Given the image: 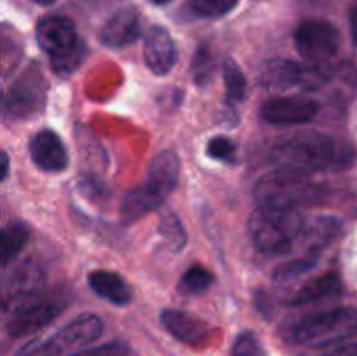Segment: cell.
I'll return each mask as SVG.
<instances>
[{"mask_svg": "<svg viewBox=\"0 0 357 356\" xmlns=\"http://www.w3.org/2000/svg\"><path fill=\"white\" fill-rule=\"evenodd\" d=\"M305 218L300 209L258 206L251 215L250 232L255 246L268 257H281L289 253L300 241Z\"/></svg>", "mask_w": 357, "mask_h": 356, "instance_id": "obj_3", "label": "cell"}, {"mask_svg": "<svg viewBox=\"0 0 357 356\" xmlns=\"http://www.w3.org/2000/svg\"><path fill=\"white\" fill-rule=\"evenodd\" d=\"M153 3H157V6H164V3H169L171 0H152Z\"/></svg>", "mask_w": 357, "mask_h": 356, "instance_id": "obj_38", "label": "cell"}, {"mask_svg": "<svg viewBox=\"0 0 357 356\" xmlns=\"http://www.w3.org/2000/svg\"><path fill=\"white\" fill-rule=\"evenodd\" d=\"M340 220L335 216H317L312 222H305L298 243L305 248V257L317 258L323 250L330 243H333L335 237L340 232Z\"/></svg>", "mask_w": 357, "mask_h": 356, "instance_id": "obj_18", "label": "cell"}, {"mask_svg": "<svg viewBox=\"0 0 357 356\" xmlns=\"http://www.w3.org/2000/svg\"><path fill=\"white\" fill-rule=\"evenodd\" d=\"M215 70H216V59H215V54H213L211 47H209L208 44L199 45L190 66V72H192V77H194L195 84H199V86H206V84L211 82L213 75H215Z\"/></svg>", "mask_w": 357, "mask_h": 356, "instance_id": "obj_24", "label": "cell"}, {"mask_svg": "<svg viewBox=\"0 0 357 356\" xmlns=\"http://www.w3.org/2000/svg\"><path fill=\"white\" fill-rule=\"evenodd\" d=\"M37 40L58 75H70L84 61L86 45L75 24L65 16H45L37 24Z\"/></svg>", "mask_w": 357, "mask_h": 356, "instance_id": "obj_4", "label": "cell"}, {"mask_svg": "<svg viewBox=\"0 0 357 356\" xmlns=\"http://www.w3.org/2000/svg\"><path fill=\"white\" fill-rule=\"evenodd\" d=\"M180 177V159L173 150H162L152 159L143 184L128 192L122 201L121 216L124 223L139 220L146 213L159 208L174 187Z\"/></svg>", "mask_w": 357, "mask_h": 356, "instance_id": "obj_2", "label": "cell"}, {"mask_svg": "<svg viewBox=\"0 0 357 356\" xmlns=\"http://www.w3.org/2000/svg\"><path fill=\"white\" fill-rule=\"evenodd\" d=\"M14 63H16V59H14L13 45H10L9 38L3 35V31L0 30V77L6 75L13 68Z\"/></svg>", "mask_w": 357, "mask_h": 356, "instance_id": "obj_31", "label": "cell"}, {"mask_svg": "<svg viewBox=\"0 0 357 356\" xmlns=\"http://www.w3.org/2000/svg\"><path fill=\"white\" fill-rule=\"evenodd\" d=\"M357 335L356 307H338L310 314L293 327L291 339L309 348H324Z\"/></svg>", "mask_w": 357, "mask_h": 356, "instance_id": "obj_7", "label": "cell"}, {"mask_svg": "<svg viewBox=\"0 0 357 356\" xmlns=\"http://www.w3.org/2000/svg\"><path fill=\"white\" fill-rule=\"evenodd\" d=\"M66 307L65 295H45L40 293L30 302L24 304L23 307L10 314L9 321H7V330L14 337H21V335L33 334V332L40 330V328L47 327L54 318H58Z\"/></svg>", "mask_w": 357, "mask_h": 356, "instance_id": "obj_12", "label": "cell"}, {"mask_svg": "<svg viewBox=\"0 0 357 356\" xmlns=\"http://www.w3.org/2000/svg\"><path fill=\"white\" fill-rule=\"evenodd\" d=\"M239 0H190L192 10L201 17H222L236 9Z\"/></svg>", "mask_w": 357, "mask_h": 356, "instance_id": "obj_27", "label": "cell"}, {"mask_svg": "<svg viewBox=\"0 0 357 356\" xmlns=\"http://www.w3.org/2000/svg\"><path fill=\"white\" fill-rule=\"evenodd\" d=\"M316 262L317 258L303 257V258H298V260L289 262V264L279 265V267L274 271V281L279 283V285H286V283L289 281H295L296 278H300L302 274L309 272L310 269L316 265Z\"/></svg>", "mask_w": 357, "mask_h": 356, "instance_id": "obj_26", "label": "cell"}, {"mask_svg": "<svg viewBox=\"0 0 357 356\" xmlns=\"http://www.w3.org/2000/svg\"><path fill=\"white\" fill-rule=\"evenodd\" d=\"M342 288L340 276L337 272H326L317 278L307 281L295 295L289 299L291 306H303V304L316 302V300L326 299V297L337 295Z\"/></svg>", "mask_w": 357, "mask_h": 356, "instance_id": "obj_20", "label": "cell"}, {"mask_svg": "<svg viewBox=\"0 0 357 356\" xmlns=\"http://www.w3.org/2000/svg\"><path fill=\"white\" fill-rule=\"evenodd\" d=\"M103 334V321L96 314L84 313L59 328L54 335L26 342L16 356H65L73 349L84 348Z\"/></svg>", "mask_w": 357, "mask_h": 356, "instance_id": "obj_8", "label": "cell"}, {"mask_svg": "<svg viewBox=\"0 0 357 356\" xmlns=\"http://www.w3.org/2000/svg\"><path fill=\"white\" fill-rule=\"evenodd\" d=\"M295 45L303 58L314 65H323L337 54L340 47V34L330 21H303L296 28Z\"/></svg>", "mask_w": 357, "mask_h": 356, "instance_id": "obj_11", "label": "cell"}, {"mask_svg": "<svg viewBox=\"0 0 357 356\" xmlns=\"http://www.w3.org/2000/svg\"><path fill=\"white\" fill-rule=\"evenodd\" d=\"M45 274L40 264L26 260L0 278V316H10L44 290Z\"/></svg>", "mask_w": 357, "mask_h": 356, "instance_id": "obj_10", "label": "cell"}, {"mask_svg": "<svg viewBox=\"0 0 357 356\" xmlns=\"http://www.w3.org/2000/svg\"><path fill=\"white\" fill-rule=\"evenodd\" d=\"M344 77L349 82H357V63H349L344 66Z\"/></svg>", "mask_w": 357, "mask_h": 356, "instance_id": "obj_35", "label": "cell"}, {"mask_svg": "<svg viewBox=\"0 0 357 356\" xmlns=\"http://www.w3.org/2000/svg\"><path fill=\"white\" fill-rule=\"evenodd\" d=\"M160 321H162L164 328L169 332L173 337L181 341L187 346H204L211 337V328L206 321L199 320L194 314L183 313V311L176 309H166L160 314Z\"/></svg>", "mask_w": 357, "mask_h": 356, "instance_id": "obj_17", "label": "cell"}, {"mask_svg": "<svg viewBox=\"0 0 357 356\" xmlns=\"http://www.w3.org/2000/svg\"><path fill=\"white\" fill-rule=\"evenodd\" d=\"M230 356H261L260 344H258L253 332H243V334L237 335Z\"/></svg>", "mask_w": 357, "mask_h": 356, "instance_id": "obj_29", "label": "cell"}, {"mask_svg": "<svg viewBox=\"0 0 357 356\" xmlns=\"http://www.w3.org/2000/svg\"><path fill=\"white\" fill-rule=\"evenodd\" d=\"M146 68L155 75H167L176 65L178 51L169 31L162 27H152L146 34L143 47Z\"/></svg>", "mask_w": 357, "mask_h": 356, "instance_id": "obj_14", "label": "cell"}, {"mask_svg": "<svg viewBox=\"0 0 357 356\" xmlns=\"http://www.w3.org/2000/svg\"><path fill=\"white\" fill-rule=\"evenodd\" d=\"M352 149L347 143L317 131L298 133L281 138L271 150V159L279 168H289L303 173L338 170L349 166Z\"/></svg>", "mask_w": 357, "mask_h": 356, "instance_id": "obj_1", "label": "cell"}, {"mask_svg": "<svg viewBox=\"0 0 357 356\" xmlns=\"http://www.w3.org/2000/svg\"><path fill=\"white\" fill-rule=\"evenodd\" d=\"M47 98V82L35 63L17 73L7 86L0 89V119L20 122L42 114Z\"/></svg>", "mask_w": 357, "mask_h": 356, "instance_id": "obj_6", "label": "cell"}, {"mask_svg": "<svg viewBox=\"0 0 357 356\" xmlns=\"http://www.w3.org/2000/svg\"><path fill=\"white\" fill-rule=\"evenodd\" d=\"M159 234L166 241L167 246L174 251H180L187 243V232L183 229V223L178 218V215L171 212H166L160 216Z\"/></svg>", "mask_w": 357, "mask_h": 356, "instance_id": "obj_25", "label": "cell"}, {"mask_svg": "<svg viewBox=\"0 0 357 356\" xmlns=\"http://www.w3.org/2000/svg\"><path fill=\"white\" fill-rule=\"evenodd\" d=\"M129 349L128 346L121 344V342H110V344L96 346V348L80 349V351L72 353L70 356H128Z\"/></svg>", "mask_w": 357, "mask_h": 356, "instance_id": "obj_30", "label": "cell"}, {"mask_svg": "<svg viewBox=\"0 0 357 356\" xmlns=\"http://www.w3.org/2000/svg\"><path fill=\"white\" fill-rule=\"evenodd\" d=\"M31 2L38 3V6H52V3H54L56 0H31Z\"/></svg>", "mask_w": 357, "mask_h": 356, "instance_id": "obj_37", "label": "cell"}, {"mask_svg": "<svg viewBox=\"0 0 357 356\" xmlns=\"http://www.w3.org/2000/svg\"><path fill=\"white\" fill-rule=\"evenodd\" d=\"M324 356H357V342L356 344H347V346H342V348L333 349L331 353Z\"/></svg>", "mask_w": 357, "mask_h": 356, "instance_id": "obj_32", "label": "cell"}, {"mask_svg": "<svg viewBox=\"0 0 357 356\" xmlns=\"http://www.w3.org/2000/svg\"><path fill=\"white\" fill-rule=\"evenodd\" d=\"M7 175H9V156L0 149V181L6 180Z\"/></svg>", "mask_w": 357, "mask_h": 356, "instance_id": "obj_34", "label": "cell"}, {"mask_svg": "<svg viewBox=\"0 0 357 356\" xmlns=\"http://www.w3.org/2000/svg\"><path fill=\"white\" fill-rule=\"evenodd\" d=\"M349 23H351V35L352 40L357 45V2L352 6L351 14H349Z\"/></svg>", "mask_w": 357, "mask_h": 356, "instance_id": "obj_33", "label": "cell"}, {"mask_svg": "<svg viewBox=\"0 0 357 356\" xmlns=\"http://www.w3.org/2000/svg\"><path fill=\"white\" fill-rule=\"evenodd\" d=\"M321 195V187L310 180L309 173L289 168L271 171L255 185V199L258 206H278L295 208L316 202Z\"/></svg>", "mask_w": 357, "mask_h": 356, "instance_id": "obj_5", "label": "cell"}, {"mask_svg": "<svg viewBox=\"0 0 357 356\" xmlns=\"http://www.w3.org/2000/svg\"><path fill=\"white\" fill-rule=\"evenodd\" d=\"M30 156L35 166L47 173H59L68 166V150L63 140L51 129L35 133L30 142Z\"/></svg>", "mask_w": 357, "mask_h": 356, "instance_id": "obj_15", "label": "cell"}, {"mask_svg": "<svg viewBox=\"0 0 357 356\" xmlns=\"http://www.w3.org/2000/svg\"><path fill=\"white\" fill-rule=\"evenodd\" d=\"M223 80H225L227 100H229L230 103L236 105L246 100V77H244L243 70L239 68V65H237L232 58L225 59V63H223Z\"/></svg>", "mask_w": 357, "mask_h": 356, "instance_id": "obj_22", "label": "cell"}, {"mask_svg": "<svg viewBox=\"0 0 357 356\" xmlns=\"http://www.w3.org/2000/svg\"><path fill=\"white\" fill-rule=\"evenodd\" d=\"M213 285V274L202 265H192L185 271L178 283V292L181 295H199Z\"/></svg>", "mask_w": 357, "mask_h": 356, "instance_id": "obj_23", "label": "cell"}, {"mask_svg": "<svg viewBox=\"0 0 357 356\" xmlns=\"http://www.w3.org/2000/svg\"><path fill=\"white\" fill-rule=\"evenodd\" d=\"M208 156L216 161H225V163H232L236 157V145L230 142L225 136H215L208 142Z\"/></svg>", "mask_w": 357, "mask_h": 356, "instance_id": "obj_28", "label": "cell"}, {"mask_svg": "<svg viewBox=\"0 0 357 356\" xmlns=\"http://www.w3.org/2000/svg\"><path fill=\"white\" fill-rule=\"evenodd\" d=\"M331 73L324 65L302 66L289 59H271L260 66V84L268 89H293L300 87L303 91L319 89L328 82Z\"/></svg>", "mask_w": 357, "mask_h": 356, "instance_id": "obj_9", "label": "cell"}, {"mask_svg": "<svg viewBox=\"0 0 357 356\" xmlns=\"http://www.w3.org/2000/svg\"><path fill=\"white\" fill-rule=\"evenodd\" d=\"M142 34V17L135 7H124L112 14L101 28L100 38L108 47L121 49L136 42Z\"/></svg>", "mask_w": 357, "mask_h": 356, "instance_id": "obj_16", "label": "cell"}, {"mask_svg": "<svg viewBox=\"0 0 357 356\" xmlns=\"http://www.w3.org/2000/svg\"><path fill=\"white\" fill-rule=\"evenodd\" d=\"M319 112V103L309 96H278L265 101L260 117L267 124L296 126L310 122Z\"/></svg>", "mask_w": 357, "mask_h": 356, "instance_id": "obj_13", "label": "cell"}, {"mask_svg": "<svg viewBox=\"0 0 357 356\" xmlns=\"http://www.w3.org/2000/svg\"><path fill=\"white\" fill-rule=\"evenodd\" d=\"M302 3H305L307 7H317V9H321V7H326L330 3H333V0H302Z\"/></svg>", "mask_w": 357, "mask_h": 356, "instance_id": "obj_36", "label": "cell"}, {"mask_svg": "<svg viewBox=\"0 0 357 356\" xmlns=\"http://www.w3.org/2000/svg\"><path fill=\"white\" fill-rule=\"evenodd\" d=\"M28 243V229L23 223H9L0 229V269L13 262Z\"/></svg>", "mask_w": 357, "mask_h": 356, "instance_id": "obj_21", "label": "cell"}, {"mask_svg": "<svg viewBox=\"0 0 357 356\" xmlns=\"http://www.w3.org/2000/svg\"><path fill=\"white\" fill-rule=\"evenodd\" d=\"M91 290L101 299L115 304V306H128L132 300V290L124 278L112 271H93L87 276Z\"/></svg>", "mask_w": 357, "mask_h": 356, "instance_id": "obj_19", "label": "cell"}]
</instances>
